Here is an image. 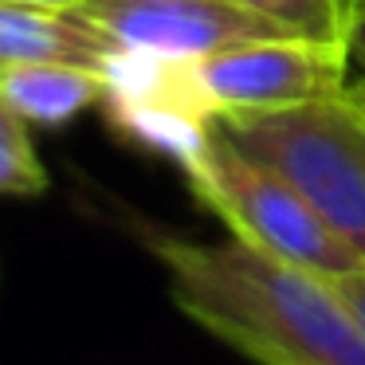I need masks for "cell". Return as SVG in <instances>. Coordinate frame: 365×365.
<instances>
[{
  "mask_svg": "<svg viewBox=\"0 0 365 365\" xmlns=\"http://www.w3.org/2000/svg\"><path fill=\"white\" fill-rule=\"evenodd\" d=\"M161 263L173 302L255 365H365V322L330 279L244 247L130 224Z\"/></svg>",
  "mask_w": 365,
  "mask_h": 365,
  "instance_id": "cell-1",
  "label": "cell"
},
{
  "mask_svg": "<svg viewBox=\"0 0 365 365\" xmlns=\"http://www.w3.org/2000/svg\"><path fill=\"white\" fill-rule=\"evenodd\" d=\"M216 130L279 169L365 263V106L349 91L287 110H232Z\"/></svg>",
  "mask_w": 365,
  "mask_h": 365,
  "instance_id": "cell-2",
  "label": "cell"
},
{
  "mask_svg": "<svg viewBox=\"0 0 365 365\" xmlns=\"http://www.w3.org/2000/svg\"><path fill=\"white\" fill-rule=\"evenodd\" d=\"M189 189L212 216H220L232 240L275 255L322 279H346L365 263L330 232L307 197L267 161L244 153L212 126L205 153L185 169Z\"/></svg>",
  "mask_w": 365,
  "mask_h": 365,
  "instance_id": "cell-3",
  "label": "cell"
},
{
  "mask_svg": "<svg viewBox=\"0 0 365 365\" xmlns=\"http://www.w3.org/2000/svg\"><path fill=\"white\" fill-rule=\"evenodd\" d=\"M192 59L114 48L103 63V114L130 145L189 169L212 138L216 114L192 79Z\"/></svg>",
  "mask_w": 365,
  "mask_h": 365,
  "instance_id": "cell-4",
  "label": "cell"
},
{
  "mask_svg": "<svg viewBox=\"0 0 365 365\" xmlns=\"http://www.w3.org/2000/svg\"><path fill=\"white\" fill-rule=\"evenodd\" d=\"M192 79L212 114L287 110L346 95L354 67L346 48L307 40H247L192 59Z\"/></svg>",
  "mask_w": 365,
  "mask_h": 365,
  "instance_id": "cell-5",
  "label": "cell"
},
{
  "mask_svg": "<svg viewBox=\"0 0 365 365\" xmlns=\"http://www.w3.org/2000/svg\"><path fill=\"white\" fill-rule=\"evenodd\" d=\"M75 12L103 28L118 48L169 59H205L247 40H291L236 0H87Z\"/></svg>",
  "mask_w": 365,
  "mask_h": 365,
  "instance_id": "cell-6",
  "label": "cell"
},
{
  "mask_svg": "<svg viewBox=\"0 0 365 365\" xmlns=\"http://www.w3.org/2000/svg\"><path fill=\"white\" fill-rule=\"evenodd\" d=\"M118 43L79 12L36 9L0 0V67L20 63H75L103 71Z\"/></svg>",
  "mask_w": 365,
  "mask_h": 365,
  "instance_id": "cell-7",
  "label": "cell"
},
{
  "mask_svg": "<svg viewBox=\"0 0 365 365\" xmlns=\"http://www.w3.org/2000/svg\"><path fill=\"white\" fill-rule=\"evenodd\" d=\"M106 95L103 71L75 63H20L0 67V103L20 122L59 130L98 106Z\"/></svg>",
  "mask_w": 365,
  "mask_h": 365,
  "instance_id": "cell-8",
  "label": "cell"
},
{
  "mask_svg": "<svg viewBox=\"0 0 365 365\" xmlns=\"http://www.w3.org/2000/svg\"><path fill=\"white\" fill-rule=\"evenodd\" d=\"M236 4L275 24L291 40L349 51V32L365 0H236Z\"/></svg>",
  "mask_w": 365,
  "mask_h": 365,
  "instance_id": "cell-9",
  "label": "cell"
},
{
  "mask_svg": "<svg viewBox=\"0 0 365 365\" xmlns=\"http://www.w3.org/2000/svg\"><path fill=\"white\" fill-rule=\"evenodd\" d=\"M48 169L28 138V122H20L0 103V197H43Z\"/></svg>",
  "mask_w": 365,
  "mask_h": 365,
  "instance_id": "cell-10",
  "label": "cell"
},
{
  "mask_svg": "<svg viewBox=\"0 0 365 365\" xmlns=\"http://www.w3.org/2000/svg\"><path fill=\"white\" fill-rule=\"evenodd\" d=\"M330 283H334V291L349 302V310H354V314L365 322V271L346 275V279H330Z\"/></svg>",
  "mask_w": 365,
  "mask_h": 365,
  "instance_id": "cell-11",
  "label": "cell"
},
{
  "mask_svg": "<svg viewBox=\"0 0 365 365\" xmlns=\"http://www.w3.org/2000/svg\"><path fill=\"white\" fill-rule=\"evenodd\" d=\"M349 67L357 75H365V4L354 20V32H349Z\"/></svg>",
  "mask_w": 365,
  "mask_h": 365,
  "instance_id": "cell-12",
  "label": "cell"
},
{
  "mask_svg": "<svg viewBox=\"0 0 365 365\" xmlns=\"http://www.w3.org/2000/svg\"><path fill=\"white\" fill-rule=\"evenodd\" d=\"M9 4H36V9H59V12H71V9H83L87 0H9Z\"/></svg>",
  "mask_w": 365,
  "mask_h": 365,
  "instance_id": "cell-13",
  "label": "cell"
},
{
  "mask_svg": "<svg viewBox=\"0 0 365 365\" xmlns=\"http://www.w3.org/2000/svg\"><path fill=\"white\" fill-rule=\"evenodd\" d=\"M349 95H354L357 103L365 106V75H357V79H349Z\"/></svg>",
  "mask_w": 365,
  "mask_h": 365,
  "instance_id": "cell-14",
  "label": "cell"
}]
</instances>
